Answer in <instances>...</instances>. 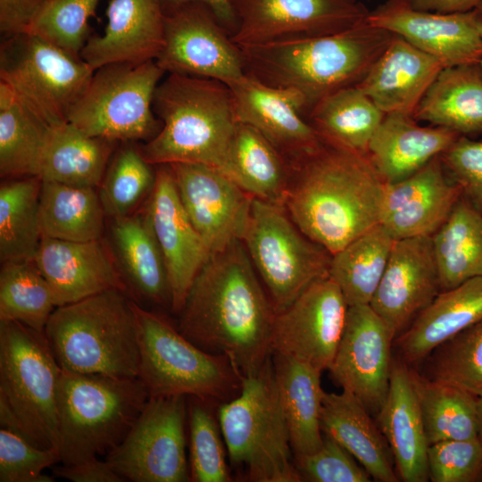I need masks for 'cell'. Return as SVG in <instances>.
<instances>
[{
    "label": "cell",
    "mask_w": 482,
    "mask_h": 482,
    "mask_svg": "<svg viewBox=\"0 0 482 482\" xmlns=\"http://www.w3.org/2000/svg\"><path fill=\"white\" fill-rule=\"evenodd\" d=\"M217 416L229 458L253 482H300L280 404L272 354L244 378L240 394L219 405Z\"/></svg>",
    "instance_id": "obj_8"
},
{
    "label": "cell",
    "mask_w": 482,
    "mask_h": 482,
    "mask_svg": "<svg viewBox=\"0 0 482 482\" xmlns=\"http://www.w3.org/2000/svg\"><path fill=\"white\" fill-rule=\"evenodd\" d=\"M441 126H420L412 116L386 114L374 133L368 158L385 184L400 181L445 152L460 137Z\"/></svg>",
    "instance_id": "obj_28"
},
{
    "label": "cell",
    "mask_w": 482,
    "mask_h": 482,
    "mask_svg": "<svg viewBox=\"0 0 482 482\" xmlns=\"http://www.w3.org/2000/svg\"><path fill=\"white\" fill-rule=\"evenodd\" d=\"M51 129L0 82L2 177H38Z\"/></svg>",
    "instance_id": "obj_39"
},
{
    "label": "cell",
    "mask_w": 482,
    "mask_h": 482,
    "mask_svg": "<svg viewBox=\"0 0 482 482\" xmlns=\"http://www.w3.org/2000/svg\"><path fill=\"white\" fill-rule=\"evenodd\" d=\"M149 397L139 378L62 370L57 394L62 464L107 455L123 441Z\"/></svg>",
    "instance_id": "obj_6"
},
{
    "label": "cell",
    "mask_w": 482,
    "mask_h": 482,
    "mask_svg": "<svg viewBox=\"0 0 482 482\" xmlns=\"http://www.w3.org/2000/svg\"><path fill=\"white\" fill-rule=\"evenodd\" d=\"M100 0H49L30 23L33 34L67 53L80 56L89 39V20Z\"/></svg>",
    "instance_id": "obj_47"
},
{
    "label": "cell",
    "mask_w": 482,
    "mask_h": 482,
    "mask_svg": "<svg viewBox=\"0 0 482 482\" xmlns=\"http://www.w3.org/2000/svg\"><path fill=\"white\" fill-rule=\"evenodd\" d=\"M61 462L59 450L42 449L24 436L0 429V482H53L44 470Z\"/></svg>",
    "instance_id": "obj_48"
},
{
    "label": "cell",
    "mask_w": 482,
    "mask_h": 482,
    "mask_svg": "<svg viewBox=\"0 0 482 482\" xmlns=\"http://www.w3.org/2000/svg\"><path fill=\"white\" fill-rule=\"evenodd\" d=\"M442 291L431 236L395 240L370 303L395 338Z\"/></svg>",
    "instance_id": "obj_21"
},
{
    "label": "cell",
    "mask_w": 482,
    "mask_h": 482,
    "mask_svg": "<svg viewBox=\"0 0 482 482\" xmlns=\"http://www.w3.org/2000/svg\"><path fill=\"white\" fill-rule=\"evenodd\" d=\"M187 396L149 397L140 415L105 461L126 481L186 482Z\"/></svg>",
    "instance_id": "obj_13"
},
{
    "label": "cell",
    "mask_w": 482,
    "mask_h": 482,
    "mask_svg": "<svg viewBox=\"0 0 482 482\" xmlns=\"http://www.w3.org/2000/svg\"><path fill=\"white\" fill-rule=\"evenodd\" d=\"M440 158L462 196L482 212V141L460 136Z\"/></svg>",
    "instance_id": "obj_51"
},
{
    "label": "cell",
    "mask_w": 482,
    "mask_h": 482,
    "mask_svg": "<svg viewBox=\"0 0 482 482\" xmlns=\"http://www.w3.org/2000/svg\"><path fill=\"white\" fill-rule=\"evenodd\" d=\"M155 62L165 72L225 84L245 75L240 47L212 11L197 2L165 12L164 46Z\"/></svg>",
    "instance_id": "obj_15"
},
{
    "label": "cell",
    "mask_w": 482,
    "mask_h": 482,
    "mask_svg": "<svg viewBox=\"0 0 482 482\" xmlns=\"http://www.w3.org/2000/svg\"><path fill=\"white\" fill-rule=\"evenodd\" d=\"M394 242L378 224L332 254L328 276L341 290L348 306L370 303Z\"/></svg>",
    "instance_id": "obj_41"
},
{
    "label": "cell",
    "mask_w": 482,
    "mask_h": 482,
    "mask_svg": "<svg viewBox=\"0 0 482 482\" xmlns=\"http://www.w3.org/2000/svg\"><path fill=\"white\" fill-rule=\"evenodd\" d=\"M164 73L155 61L96 69L68 122L91 137L115 142L150 140L162 127L153 102Z\"/></svg>",
    "instance_id": "obj_11"
},
{
    "label": "cell",
    "mask_w": 482,
    "mask_h": 482,
    "mask_svg": "<svg viewBox=\"0 0 482 482\" xmlns=\"http://www.w3.org/2000/svg\"><path fill=\"white\" fill-rule=\"evenodd\" d=\"M420 10L436 12H466L473 11L482 0H408Z\"/></svg>",
    "instance_id": "obj_55"
},
{
    "label": "cell",
    "mask_w": 482,
    "mask_h": 482,
    "mask_svg": "<svg viewBox=\"0 0 482 482\" xmlns=\"http://www.w3.org/2000/svg\"><path fill=\"white\" fill-rule=\"evenodd\" d=\"M295 466L302 481L370 482L366 470L341 445L323 435L321 447L305 455H294Z\"/></svg>",
    "instance_id": "obj_50"
},
{
    "label": "cell",
    "mask_w": 482,
    "mask_h": 482,
    "mask_svg": "<svg viewBox=\"0 0 482 482\" xmlns=\"http://www.w3.org/2000/svg\"><path fill=\"white\" fill-rule=\"evenodd\" d=\"M428 467L432 482H482V442L478 436L432 444Z\"/></svg>",
    "instance_id": "obj_49"
},
{
    "label": "cell",
    "mask_w": 482,
    "mask_h": 482,
    "mask_svg": "<svg viewBox=\"0 0 482 482\" xmlns=\"http://www.w3.org/2000/svg\"><path fill=\"white\" fill-rule=\"evenodd\" d=\"M61 373L44 332L0 320L1 428L42 449H58Z\"/></svg>",
    "instance_id": "obj_7"
},
{
    "label": "cell",
    "mask_w": 482,
    "mask_h": 482,
    "mask_svg": "<svg viewBox=\"0 0 482 482\" xmlns=\"http://www.w3.org/2000/svg\"><path fill=\"white\" fill-rule=\"evenodd\" d=\"M394 35L367 21L337 34L238 46L245 73L297 94L306 119L321 99L357 85Z\"/></svg>",
    "instance_id": "obj_3"
},
{
    "label": "cell",
    "mask_w": 482,
    "mask_h": 482,
    "mask_svg": "<svg viewBox=\"0 0 482 482\" xmlns=\"http://www.w3.org/2000/svg\"><path fill=\"white\" fill-rule=\"evenodd\" d=\"M378 425L391 450L399 478L427 482L428 449L424 424L411 384L409 366L393 358L389 388L377 414Z\"/></svg>",
    "instance_id": "obj_27"
},
{
    "label": "cell",
    "mask_w": 482,
    "mask_h": 482,
    "mask_svg": "<svg viewBox=\"0 0 482 482\" xmlns=\"http://www.w3.org/2000/svg\"><path fill=\"white\" fill-rule=\"evenodd\" d=\"M49 0H0V31L4 37L26 33Z\"/></svg>",
    "instance_id": "obj_52"
},
{
    "label": "cell",
    "mask_w": 482,
    "mask_h": 482,
    "mask_svg": "<svg viewBox=\"0 0 482 482\" xmlns=\"http://www.w3.org/2000/svg\"><path fill=\"white\" fill-rule=\"evenodd\" d=\"M241 241L276 313L328 276L332 254L302 232L284 205L253 198Z\"/></svg>",
    "instance_id": "obj_10"
},
{
    "label": "cell",
    "mask_w": 482,
    "mask_h": 482,
    "mask_svg": "<svg viewBox=\"0 0 482 482\" xmlns=\"http://www.w3.org/2000/svg\"><path fill=\"white\" fill-rule=\"evenodd\" d=\"M153 107L162 127L141 148L149 163H203L224 172L237 124L225 83L170 73L157 86Z\"/></svg>",
    "instance_id": "obj_4"
},
{
    "label": "cell",
    "mask_w": 482,
    "mask_h": 482,
    "mask_svg": "<svg viewBox=\"0 0 482 482\" xmlns=\"http://www.w3.org/2000/svg\"><path fill=\"white\" fill-rule=\"evenodd\" d=\"M476 24L482 38V15L478 13L477 12H476ZM480 66L482 67V61L480 62Z\"/></svg>",
    "instance_id": "obj_57"
},
{
    "label": "cell",
    "mask_w": 482,
    "mask_h": 482,
    "mask_svg": "<svg viewBox=\"0 0 482 482\" xmlns=\"http://www.w3.org/2000/svg\"><path fill=\"white\" fill-rule=\"evenodd\" d=\"M409 372L428 445L478 436V398L452 385Z\"/></svg>",
    "instance_id": "obj_40"
},
{
    "label": "cell",
    "mask_w": 482,
    "mask_h": 482,
    "mask_svg": "<svg viewBox=\"0 0 482 482\" xmlns=\"http://www.w3.org/2000/svg\"><path fill=\"white\" fill-rule=\"evenodd\" d=\"M112 237L117 264L129 296L171 306V294L164 259L145 214L112 219Z\"/></svg>",
    "instance_id": "obj_31"
},
{
    "label": "cell",
    "mask_w": 482,
    "mask_h": 482,
    "mask_svg": "<svg viewBox=\"0 0 482 482\" xmlns=\"http://www.w3.org/2000/svg\"><path fill=\"white\" fill-rule=\"evenodd\" d=\"M347 310L341 290L329 276L316 280L287 309L276 314L272 353L322 373L328 370L336 355Z\"/></svg>",
    "instance_id": "obj_16"
},
{
    "label": "cell",
    "mask_w": 482,
    "mask_h": 482,
    "mask_svg": "<svg viewBox=\"0 0 482 482\" xmlns=\"http://www.w3.org/2000/svg\"><path fill=\"white\" fill-rule=\"evenodd\" d=\"M104 216L96 187L42 180L39 198L42 237L75 242L101 239Z\"/></svg>",
    "instance_id": "obj_37"
},
{
    "label": "cell",
    "mask_w": 482,
    "mask_h": 482,
    "mask_svg": "<svg viewBox=\"0 0 482 482\" xmlns=\"http://www.w3.org/2000/svg\"><path fill=\"white\" fill-rule=\"evenodd\" d=\"M94 72L80 56L30 33L1 44L0 82L51 128L68 121Z\"/></svg>",
    "instance_id": "obj_12"
},
{
    "label": "cell",
    "mask_w": 482,
    "mask_h": 482,
    "mask_svg": "<svg viewBox=\"0 0 482 482\" xmlns=\"http://www.w3.org/2000/svg\"><path fill=\"white\" fill-rule=\"evenodd\" d=\"M237 122L256 129L292 163L315 148L320 137L302 114V101L288 89L268 86L245 73L226 84Z\"/></svg>",
    "instance_id": "obj_23"
},
{
    "label": "cell",
    "mask_w": 482,
    "mask_h": 482,
    "mask_svg": "<svg viewBox=\"0 0 482 482\" xmlns=\"http://www.w3.org/2000/svg\"><path fill=\"white\" fill-rule=\"evenodd\" d=\"M141 149L121 147L113 156L100 184L98 195L105 215L117 219L130 215L153 190L155 172Z\"/></svg>",
    "instance_id": "obj_45"
},
{
    "label": "cell",
    "mask_w": 482,
    "mask_h": 482,
    "mask_svg": "<svg viewBox=\"0 0 482 482\" xmlns=\"http://www.w3.org/2000/svg\"><path fill=\"white\" fill-rule=\"evenodd\" d=\"M45 336L62 370L138 378L139 346L134 300L112 288L58 306Z\"/></svg>",
    "instance_id": "obj_5"
},
{
    "label": "cell",
    "mask_w": 482,
    "mask_h": 482,
    "mask_svg": "<svg viewBox=\"0 0 482 482\" xmlns=\"http://www.w3.org/2000/svg\"><path fill=\"white\" fill-rule=\"evenodd\" d=\"M276 312L241 240L210 257L195 278L178 329L202 350L228 357L246 378L272 354Z\"/></svg>",
    "instance_id": "obj_1"
},
{
    "label": "cell",
    "mask_w": 482,
    "mask_h": 482,
    "mask_svg": "<svg viewBox=\"0 0 482 482\" xmlns=\"http://www.w3.org/2000/svg\"><path fill=\"white\" fill-rule=\"evenodd\" d=\"M482 319V277L441 291L393 343L408 366L421 362L437 345Z\"/></svg>",
    "instance_id": "obj_29"
},
{
    "label": "cell",
    "mask_w": 482,
    "mask_h": 482,
    "mask_svg": "<svg viewBox=\"0 0 482 482\" xmlns=\"http://www.w3.org/2000/svg\"><path fill=\"white\" fill-rule=\"evenodd\" d=\"M272 363L294 455L311 454L323 443L321 372L278 353Z\"/></svg>",
    "instance_id": "obj_33"
},
{
    "label": "cell",
    "mask_w": 482,
    "mask_h": 482,
    "mask_svg": "<svg viewBox=\"0 0 482 482\" xmlns=\"http://www.w3.org/2000/svg\"><path fill=\"white\" fill-rule=\"evenodd\" d=\"M431 239L442 291L482 277V212L464 196Z\"/></svg>",
    "instance_id": "obj_36"
},
{
    "label": "cell",
    "mask_w": 482,
    "mask_h": 482,
    "mask_svg": "<svg viewBox=\"0 0 482 482\" xmlns=\"http://www.w3.org/2000/svg\"><path fill=\"white\" fill-rule=\"evenodd\" d=\"M195 2L207 5L231 35L236 31L237 23L232 0H162V6L164 12H167L183 4Z\"/></svg>",
    "instance_id": "obj_54"
},
{
    "label": "cell",
    "mask_w": 482,
    "mask_h": 482,
    "mask_svg": "<svg viewBox=\"0 0 482 482\" xmlns=\"http://www.w3.org/2000/svg\"><path fill=\"white\" fill-rule=\"evenodd\" d=\"M55 308L52 290L33 260L2 262L0 320L44 332Z\"/></svg>",
    "instance_id": "obj_43"
},
{
    "label": "cell",
    "mask_w": 482,
    "mask_h": 482,
    "mask_svg": "<svg viewBox=\"0 0 482 482\" xmlns=\"http://www.w3.org/2000/svg\"><path fill=\"white\" fill-rule=\"evenodd\" d=\"M33 261L46 279L56 307L112 288L129 295L101 239L75 242L43 237Z\"/></svg>",
    "instance_id": "obj_24"
},
{
    "label": "cell",
    "mask_w": 482,
    "mask_h": 482,
    "mask_svg": "<svg viewBox=\"0 0 482 482\" xmlns=\"http://www.w3.org/2000/svg\"><path fill=\"white\" fill-rule=\"evenodd\" d=\"M395 337L370 304L348 306L345 325L328 368L333 381L377 415L389 388Z\"/></svg>",
    "instance_id": "obj_17"
},
{
    "label": "cell",
    "mask_w": 482,
    "mask_h": 482,
    "mask_svg": "<svg viewBox=\"0 0 482 482\" xmlns=\"http://www.w3.org/2000/svg\"><path fill=\"white\" fill-rule=\"evenodd\" d=\"M368 22L400 36L445 68L482 61L475 10L443 13L416 9L408 0H386L370 12Z\"/></svg>",
    "instance_id": "obj_19"
},
{
    "label": "cell",
    "mask_w": 482,
    "mask_h": 482,
    "mask_svg": "<svg viewBox=\"0 0 482 482\" xmlns=\"http://www.w3.org/2000/svg\"><path fill=\"white\" fill-rule=\"evenodd\" d=\"M444 65L398 35L355 85L385 113L412 116Z\"/></svg>",
    "instance_id": "obj_26"
},
{
    "label": "cell",
    "mask_w": 482,
    "mask_h": 482,
    "mask_svg": "<svg viewBox=\"0 0 482 482\" xmlns=\"http://www.w3.org/2000/svg\"><path fill=\"white\" fill-rule=\"evenodd\" d=\"M352 393L323 392L320 428L347 450L370 474L372 480H400L391 450L378 422Z\"/></svg>",
    "instance_id": "obj_30"
},
{
    "label": "cell",
    "mask_w": 482,
    "mask_h": 482,
    "mask_svg": "<svg viewBox=\"0 0 482 482\" xmlns=\"http://www.w3.org/2000/svg\"><path fill=\"white\" fill-rule=\"evenodd\" d=\"M475 11L481 14L482 15V2L477 6V8L475 9Z\"/></svg>",
    "instance_id": "obj_58"
},
{
    "label": "cell",
    "mask_w": 482,
    "mask_h": 482,
    "mask_svg": "<svg viewBox=\"0 0 482 482\" xmlns=\"http://www.w3.org/2000/svg\"><path fill=\"white\" fill-rule=\"evenodd\" d=\"M432 380L482 396V319L444 341L421 362Z\"/></svg>",
    "instance_id": "obj_44"
},
{
    "label": "cell",
    "mask_w": 482,
    "mask_h": 482,
    "mask_svg": "<svg viewBox=\"0 0 482 482\" xmlns=\"http://www.w3.org/2000/svg\"><path fill=\"white\" fill-rule=\"evenodd\" d=\"M134 306L138 378L151 397L195 396L221 404L240 394L245 378L228 357L202 350L160 314L135 301Z\"/></svg>",
    "instance_id": "obj_9"
},
{
    "label": "cell",
    "mask_w": 482,
    "mask_h": 482,
    "mask_svg": "<svg viewBox=\"0 0 482 482\" xmlns=\"http://www.w3.org/2000/svg\"><path fill=\"white\" fill-rule=\"evenodd\" d=\"M169 165L183 208L210 252L242 240L253 197L215 167L195 162Z\"/></svg>",
    "instance_id": "obj_18"
},
{
    "label": "cell",
    "mask_w": 482,
    "mask_h": 482,
    "mask_svg": "<svg viewBox=\"0 0 482 482\" xmlns=\"http://www.w3.org/2000/svg\"><path fill=\"white\" fill-rule=\"evenodd\" d=\"M461 195L436 156L412 175L385 184L379 224L395 240L432 236Z\"/></svg>",
    "instance_id": "obj_22"
},
{
    "label": "cell",
    "mask_w": 482,
    "mask_h": 482,
    "mask_svg": "<svg viewBox=\"0 0 482 482\" xmlns=\"http://www.w3.org/2000/svg\"><path fill=\"white\" fill-rule=\"evenodd\" d=\"M187 397L190 481H232L218 416L212 411L217 403L195 396Z\"/></svg>",
    "instance_id": "obj_46"
},
{
    "label": "cell",
    "mask_w": 482,
    "mask_h": 482,
    "mask_svg": "<svg viewBox=\"0 0 482 482\" xmlns=\"http://www.w3.org/2000/svg\"><path fill=\"white\" fill-rule=\"evenodd\" d=\"M289 166L284 206L302 232L331 254L379 224L385 182L368 156L320 137Z\"/></svg>",
    "instance_id": "obj_2"
},
{
    "label": "cell",
    "mask_w": 482,
    "mask_h": 482,
    "mask_svg": "<svg viewBox=\"0 0 482 482\" xmlns=\"http://www.w3.org/2000/svg\"><path fill=\"white\" fill-rule=\"evenodd\" d=\"M42 180L36 176L9 180L0 187V259L31 261L39 247V198Z\"/></svg>",
    "instance_id": "obj_42"
},
{
    "label": "cell",
    "mask_w": 482,
    "mask_h": 482,
    "mask_svg": "<svg viewBox=\"0 0 482 482\" xmlns=\"http://www.w3.org/2000/svg\"><path fill=\"white\" fill-rule=\"evenodd\" d=\"M116 143L91 137L68 121L52 128L38 178L96 188L103 180Z\"/></svg>",
    "instance_id": "obj_34"
},
{
    "label": "cell",
    "mask_w": 482,
    "mask_h": 482,
    "mask_svg": "<svg viewBox=\"0 0 482 482\" xmlns=\"http://www.w3.org/2000/svg\"><path fill=\"white\" fill-rule=\"evenodd\" d=\"M158 166L145 214L166 265L170 310L179 314L195 278L212 253L183 208L170 166Z\"/></svg>",
    "instance_id": "obj_20"
},
{
    "label": "cell",
    "mask_w": 482,
    "mask_h": 482,
    "mask_svg": "<svg viewBox=\"0 0 482 482\" xmlns=\"http://www.w3.org/2000/svg\"><path fill=\"white\" fill-rule=\"evenodd\" d=\"M237 46L337 34L367 22L359 0H232Z\"/></svg>",
    "instance_id": "obj_14"
},
{
    "label": "cell",
    "mask_w": 482,
    "mask_h": 482,
    "mask_svg": "<svg viewBox=\"0 0 482 482\" xmlns=\"http://www.w3.org/2000/svg\"><path fill=\"white\" fill-rule=\"evenodd\" d=\"M412 117L461 136L482 134V67H445L436 77Z\"/></svg>",
    "instance_id": "obj_32"
},
{
    "label": "cell",
    "mask_w": 482,
    "mask_h": 482,
    "mask_svg": "<svg viewBox=\"0 0 482 482\" xmlns=\"http://www.w3.org/2000/svg\"><path fill=\"white\" fill-rule=\"evenodd\" d=\"M478 437L482 442V396L478 398Z\"/></svg>",
    "instance_id": "obj_56"
},
{
    "label": "cell",
    "mask_w": 482,
    "mask_h": 482,
    "mask_svg": "<svg viewBox=\"0 0 482 482\" xmlns=\"http://www.w3.org/2000/svg\"><path fill=\"white\" fill-rule=\"evenodd\" d=\"M385 115L368 96L352 86L321 99L306 119L321 137L368 156L370 142Z\"/></svg>",
    "instance_id": "obj_38"
},
{
    "label": "cell",
    "mask_w": 482,
    "mask_h": 482,
    "mask_svg": "<svg viewBox=\"0 0 482 482\" xmlns=\"http://www.w3.org/2000/svg\"><path fill=\"white\" fill-rule=\"evenodd\" d=\"M103 35L91 36L80 57L94 70L156 61L164 46L162 0H110Z\"/></svg>",
    "instance_id": "obj_25"
},
{
    "label": "cell",
    "mask_w": 482,
    "mask_h": 482,
    "mask_svg": "<svg viewBox=\"0 0 482 482\" xmlns=\"http://www.w3.org/2000/svg\"><path fill=\"white\" fill-rule=\"evenodd\" d=\"M223 173L253 198L284 205L289 163L253 127L237 122Z\"/></svg>",
    "instance_id": "obj_35"
},
{
    "label": "cell",
    "mask_w": 482,
    "mask_h": 482,
    "mask_svg": "<svg viewBox=\"0 0 482 482\" xmlns=\"http://www.w3.org/2000/svg\"><path fill=\"white\" fill-rule=\"evenodd\" d=\"M55 477L73 482H124L109 463L104 460L94 458L72 465H61L53 468Z\"/></svg>",
    "instance_id": "obj_53"
}]
</instances>
